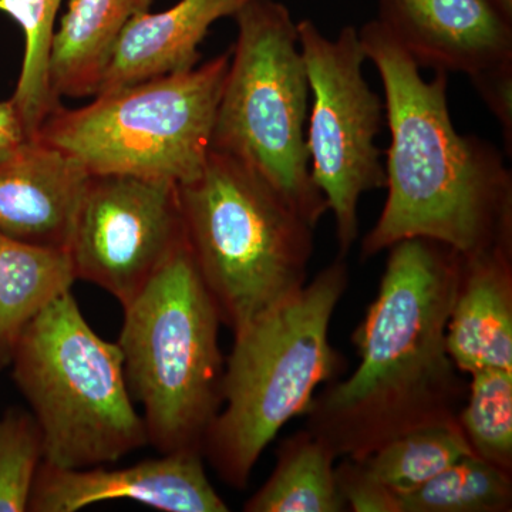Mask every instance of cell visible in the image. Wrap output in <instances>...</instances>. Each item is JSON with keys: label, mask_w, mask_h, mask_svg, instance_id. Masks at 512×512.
Here are the masks:
<instances>
[{"label": "cell", "mask_w": 512, "mask_h": 512, "mask_svg": "<svg viewBox=\"0 0 512 512\" xmlns=\"http://www.w3.org/2000/svg\"><path fill=\"white\" fill-rule=\"evenodd\" d=\"M375 301L357 326L359 366L313 397L305 429L338 458H362L409 431L457 421L468 383L446 332L463 256L441 242L410 238L387 249Z\"/></svg>", "instance_id": "6da1fadb"}, {"label": "cell", "mask_w": 512, "mask_h": 512, "mask_svg": "<svg viewBox=\"0 0 512 512\" xmlns=\"http://www.w3.org/2000/svg\"><path fill=\"white\" fill-rule=\"evenodd\" d=\"M379 73L390 131L387 198L362 241L363 259L426 238L463 258L512 245V173L490 141L460 134L448 107V73L424 79L379 20L359 29Z\"/></svg>", "instance_id": "7a4b0ae2"}, {"label": "cell", "mask_w": 512, "mask_h": 512, "mask_svg": "<svg viewBox=\"0 0 512 512\" xmlns=\"http://www.w3.org/2000/svg\"><path fill=\"white\" fill-rule=\"evenodd\" d=\"M348 286L349 266L338 256L234 333L222 406L202 444V456L229 487H247L279 430L308 412L319 386L342 375L345 359L330 343L329 330Z\"/></svg>", "instance_id": "3957f363"}, {"label": "cell", "mask_w": 512, "mask_h": 512, "mask_svg": "<svg viewBox=\"0 0 512 512\" xmlns=\"http://www.w3.org/2000/svg\"><path fill=\"white\" fill-rule=\"evenodd\" d=\"M178 192L192 259L232 333L308 282L316 227L254 168L211 150Z\"/></svg>", "instance_id": "277c9868"}, {"label": "cell", "mask_w": 512, "mask_h": 512, "mask_svg": "<svg viewBox=\"0 0 512 512\" xmlns=\"http://www.w3.org/2000/svg\"><path fill=\"white\" fill-rule=\"evenodd\" d=\"M124 309L119 348L148 443L160 453H200L222 406L220 312L187 239Z\"/></svg>", "instance_id": "5b68a950"}, {"label": "cell", "mask_w": 512, "mask_h": 512, "mask_svg": "<svg viewBox=\"0 0 512 512\" xmlns=\"http://www.w3.org/2000/svg\"><path fill=\"white\" fill-rule=\"evenodd\" d=\"M10 366L42 430L43 461L49 466H103L148 443L119 345L90 328L72 292L29 323Z\"/></svg>", "instance_id": "8992f818"}, {"label": "cell", "mask_w": 512, "mask_h": 512, "mask_svg": "<svg viewBox=\"0 0 512 512\" xmlns=\"http://www.w3.org/2000/svg\"><path fill=\"white\" fill-rule=\"evenodd\" d=\"M231 18L237 42L229 52L211 150L254 168L316 227L329 207L309 168L311 89L298 23L278 0H241Z\"/></svg>", "instance_id": "52a82bcc"}, {"label": "cell", "mask_w": 512, "mask_h": 512, "mask_svg": "<svg viewBox=\"0 0 512 512\" xmlns=\"http://www.w3.org/2000/svg\"><path fill=\"white\" fill-rule=\"evenodd\" d=\"M228 66L229 52L187 72L97 94L80 109L60 104L36 138L92 175L188 183L210 154Z\"/></svg>", "instance_id": "ba28073f"}, {"label": "cell", "mask_w": 512, "mask_h": 512, "mask_svg": "<svg viewBox=\"0 0 512 512\" xmlns=\"http://www.w3.org/2000/svg\"><path fill=\"white\" fill-rule=\"evenodd\" d=\"M311 114L306 147L313 183L335 220L339 256L359 238V204L369 191L386 188V170L376 138L386 117L384 101L369 86L367 57L359 29L345 26L338 37L323 35L313 20L298 22Z\"/></svg>", "instance_id": "9c48e42d"}, {"label": "cell", "mask_w": 512, "mask_h": 512, "mask_svg": "<svg viewBox=\"0 0 512 512\" xmlns=\"http://www.w3.org/2000/svg\"><path fill=\"white\" fill-rule=\"evenodd\" d=\"M184 242L178 184L90 174L67 252L77 279L126 308Z\"/></svg>", "instance_id": "30bf717a"}, {"label": "cell", "mask_w": 512, "mask_h": 512, "mask_svg": "<svg viewBox=\"0 0 512 512\" xmlns=\"http://www.w3.org/2000/svg\"><path fill=\"white\" fill-rule=\"evenodd\" d=\"M113 500L136 501L167 512L229 511L208 480L200 453L163 454L117 470H66L42 461L28 511L74 512Z\"/></svg>", "instance_id": "8fae6325"}, {"label": "cell", "mask_w": 512, "mask_h": 512, "mask_svg": "<svg viewBox=\"0 0 512 512\" xmlns=\"http://www.w3.org/2000/svg\"><path fill=\"white\" fill-rule=\"evenodd\" d=\"M377 9L419 67L471 76L512 60V19L494 0H377Z\"/></svg>", "instance_id": "7c38bea8"}, {"label": "cell", "mask_w": 512, "mask_h": 512, "mask_svg": "<svg viewBox=\"0 0 512 512\" xmlns=\"http://www.w3.org/2000/svg\"><path fill=\"white\" fill-rule=\"evenodd\" d=\"M89 178L73 157L28 138L0 161V234L67 251Z\"/></svg>", "instance_id": "4fadbf2b"}, {"label": "cell", "mask_w": 512, "mask_h": 512, "mask_svg": "<svg viewBox=\"0 0 512 512\" xmlns=\"http://www.w3.org/2000/svg\"><path fill=\"white\" fill-rule=\"evenodd\" d=\"M457 421L433 424L387 441L362 458H343L336 481L353 512H397L404 495L471 456Z\"/></svg>", "instance_id": "5bb4252c"}, {"label": "cell", "mask_w": 512, "mask_h": 512, "mask_svg": "<svg viewBox=\"0 0 512 512\" xmlns=\"http://www.w3.org/2000/svg\"><path fill=\"white\" fill-rule=\"evenodd\" d=\"M446 343L461 373L512 372V245L463 258Z\"/></svg>", "instance_id": "9a60e30c"}, {"label": "cell", "mask_w": 512, "mask_h": 512, "mask_svg": "<svg viewBox=\"0 0 512 512\" xmlns=\"http://www.w3.org/2000/svg\"><path fill=\"white\" fill-rule=\"evenodd\" d=\"M241 0H180L138 15L121 33L97 94L194 69L211 26L231 18Z\"/></svg>", "instance_id": "2e32d148"}, {"label": "cell", "mask_w": 512, "mask_h": 512, "mask_svg": "<svg viewBox=\"0 0 512 512\" xmlns=\"http://www.w3.org/2000/svg\"><path fill=\"white\" fill-rule=\"evenodd\" d=\"M154 0H70L50 45V90L63 97L96 96L121 33Z\"/></svg>", "instance_id": "e0dca14e"}, {"label": "cell", "mask_w": 512, "mask_h": 512, "mask_svg": "<svg viewBox=\"0 0 512 512\" xmlns=\"http://www.w3.org/2000/svg\"><path fill=\"white\" fill-rule=\"evenodd\" d=\"M77 281L66 249L0 234V370L12 362L30 322Z\"/></svg>", "instance_id": "ac0fdd59"}, {"label": "cell", "mask_w": 512, "mask_h": 512, "mask_svg": "<svg viewBox=\"0 0 512 512\" xmlns=\"http://www.w3.org/2000/svg\"><path fill=\"white\" fill-rule=\"evenodd\" d=\"M336 454L303 429L282 441L271 477L244 504L247 512H343Z\"/></svg>", "instance_id": "d6986e66"}, {"label": "cell", "mask_w": 512, "mask_h": 512, "mask_svg": "<svg viewBox=\"0 0 512 512\" xmlns=\"http://www.w3.org/2000/svg\"><path fill=\"white\" fill-rule=\"evenodd\" d=\"M63 0H0V12L15 20L25 37L22 69L12 101L28 138H35L60 106L50 90V45Z\"/></svg>", "instance_id": "ffe728a7"}, {"label": "cell", "mask_w": 512, "mask_h": 512, "mask_svg": "<svg viewBox=\"0 0 512 512\" xmlns=\"http://www.w3.org/2000/svg\"><path fill=\"white\" fill-rule=\"evenodd\" d=\"M512 474L471 454L419 490L404 495L397 512H510Z\"/></svg>", "instance_id": "44dd1931"}, {"label": "cell", "mask_w": 512, "mask_h": 512, "mask_svg": "<svg viewBox=\"0 0 512 512\" xmlns=\"http://www.w3.org/2000/svg\"><path fill=\"white\" fill-rule=\"evenodd\" d=\"M458 426L477 457L512 474V372L471 373Z\"/></svg>", "instance_id": "7402d4cb"}, {"label": "cell", "mask_w": 512, "mask_h": 512, "mask_svg": "<svg viewBox=\"0 0 512 512\" xmlns=\"http://www.w3.org/2000/svg\"><path fill=\"white\" fill-rule=\"evenodd\" d=\"M43 461V434L32 412L12 407L0 417V512L28 511Z\"/></svg>", "instance_id": "603a6c76"}, {"label": "cell", "mask_w": 512, "mask_h": 512, "mask_svg": "<svg viewBox=\"0 0 512 512\" xmlns=\"http://www.w3.org/2000/svg\"><path fill=\"white\" fill-rule=\"evenodd\" d=\"M503 131L505 156H512V60L468 76Z\"/></svg>", "instance_id": "cb8c5ba5"}, {"label": "cell", "mask_w": 512, "mask_h": 512, "mask_svg": "<svg viewBox=\"0 0 512 512\" xmlns=\"http://www.w3.org/2000/svg\"><path fill=\"white\" fill-rule=\"evenodd\" d=\"M28 140L12 101H0V161Z\"/></svg>", "instance_id": "d4e9b609"}, {"label": "cell", "mask_w": 512, "mask_h": 512, "mask_svg": "<svg viewBox=\"0 0 512 512\" xmlns=\"http://www.w3.org/2000/svg\"><path fill=\"white\" fill-rule=\"evenodd\" d=\"M494 2L497 3L498 8L503 10L508 18L512 19V0H494Z\"/></svg>", "instance_id": "484cf974"}]
</instances>
